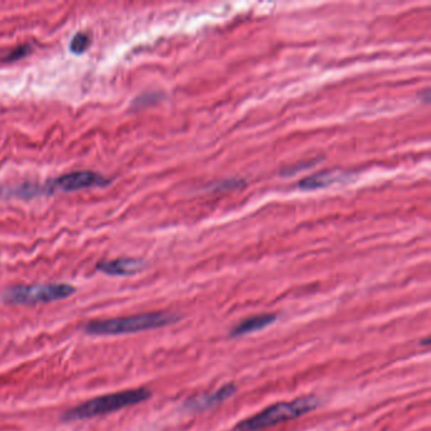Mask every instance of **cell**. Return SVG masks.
<instances>
[{
    "label": "cell",
    "instance_id": "1",
    "mask_svg": "<svg viewBox=\"0 0 431 431\" xmlns=\"http://www.w3.org/2000/svg\"><path fill=\"white\" fill-rule=\"evenodd\" d=\"M180 315L167 311L132 315L109 320L89 322L84 331L90 336H125L145 330L158 329L180 320Z\"/></svg>",
    "mask_w": 431,
    "mask_h": 431
},
{
    "label": "cell",
    "instance_id": "2",
    "mask_svg": "<svg viewBox=\"0 0 431 431\" xmlns=\"http://www.w3.org/2000/svg\"><path fill=\"white\" fill-rule=\"evenodd\" d=\"M151 391L147 388L127 389L119 391L109 395L99 396L93 400L80 403L79 406L66 411L62 419L65 421H77L86 420L91 417L108 415L111 412H117L119 410L127 409L140 402H145L151 397Z\"/></svg>",
    "mask_w": 431,
    "mask_h": 431
},
{
    "label": "cell",
    "instance_id": "3",
    "mask_svg": "<svg viewBox=\"0 0 431 431\" xmlns=\"http://www.w3.org/2000/svg\"><path fill=\"white\" fill-rule=\"evenodd\" d=\"M319 406L315 397L297 398L293 402H278L256 416L249 417L237 426V431H261L305 415Z\"/></svg>",
    "mask_w": 431,
    "mask_h": 431
},
{
    "label": "cell",
    "instance_id": "4",
    "mask_svg": "<svg viewBox=\"0 0 431 431\" xmlns=\"http://www.w3.org/2000/svg\"><path fill=\"white\" fill-rule=\"evenodd\" d=\"M75 293V287L67 284H38L30 286H13L3 295L4 302L9 305H37L67 299Z\"/></svg>",
    "mask_w": 431,
    "mask_h": 431
},
{
    "label": "cell",
    "instance_id": "5",
    "mask_svg": "<svg viewBox=\"0 0 431 431\" xmlns=\"http://www.w3.org/2000/svg\"><path fill=\"white\" fill-rule=\"evenodd\" d=\"M110 181L105 178L104 176L99 175L96 172L91 171H77L71 172L67 175L61 176L59 178L53 180L51 183H48V191H64V192H71V191L82 190L89 187H102L109 185Z\"/></svg>",
    "mask_w": 431,
    "mask_h": 431
},
{
    "label": "cell",
    "instance_id": "6",
    "mask_svg": "<svg viewBox=\"0 0 431 431\" xmlns=\"http://www.w3.org/2000/svg\"><path fill=\"white\" fill-rule=\"evenodd\" d=\"M145 262L136 258H119L98 264V270L109 276H131L143 270Z\"/></svg>",
    "mask_w": 431,
    "mask_h": 431
},
{
    "label": "cell",
    "instance_id": "7",
    "mask_svg": "<svg viewBox=\"0 0 431 431\" xmlns=\"http://www.w3.org/2000/svg\"><path fill=\"white\" fill-rule=\"evenodd\" d=\"M275 322H276V315H256V316L248 318L244 322L238 324L234 328L233 331H232V336H248V334H252V333H256L258 330L264 329L266 327H268V325L273 324Z\"/></svg>",
    "mask_w": 431,
    "mask_h": 431
},
{
    "label": "cell",
    "instance_id": "8",
    "mask_svg": "<svg viewBox=\"0 0 431 431\" xmlns=\"http://www.w3.org/2000/svg\"><path fill=\"white\" fill-rule=\"evenodd\" d=\"M235 391H237L235 386L229 385L226 387L220 388L218 392H215L212 395L206 396V397H198V398L192 400V401L189 402V406L191 409L195 410L210 409L212 406H215L220 402L226 401L229 397H232L235 394Z\"/></svg>",
    "mask_w": 431,
    "mask_h": 431
},
{
    "label": "cell",
    "instance_id": "9",
    "mask_svg": "<svg viewBox=\"0 0 431 431\" xmlns=\"http://www.w3.org/2000/svg\"><path fill=\"white\" fill-rule=\"evenodd\" d=\"M333 177L329 174H322V175H315L309 177L301 183V187L304 189H315V187H322L327 183H331Z\"/></svg>",
    "mask_w": 431,
    "mask_h": 431
},
{
    "label": "cell",
    "instance_id": "10",
    "mask_svg": "<svg viewBox=\"0 0 431 431\" xmlns=\"http://www.w3.org/2000/svg\"><path fill=\"white\" fill-rule=\"evenodd\" d=\"M90 46V38L85 33H77L73 37L71 44H70V50L73 53H82L86 51Z\"/></svg>",
    "mask_w": 431,
    "mask_h": 431
}]
</instances>
